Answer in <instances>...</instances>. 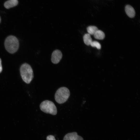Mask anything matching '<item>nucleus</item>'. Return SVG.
Segmentation results:
<instances>
[{
  "mask_svg": "<svg viewBox=\"0 0 140 140\" xmlns=\"http://www.w3.org/2000/svg\"><path fill=\"white\" fill-rule=\"evenodd\" d=\"M1 17H0V23H1Z\"/></svg>",
  "mask_w": 140,
  "mask_h": 140,
  "instance_id": "15",
  "label": "nucleus"
},
{
  "mask_svg": "<svg viewBox=\"0 0 140 140\" xmlns=\"http://www.w3.org/2000/svg\"><path fill=\"white\" fill-rule=\"evenodd\" d=\"M94 38L97 39L102 40L105 37V34L102 31L98 30L94 35Z\"/></svg>",
  "mask_w": 140,
  "mask_h": 140,
  "instance_id": "9",
  "label": "nucleus"
},
{
  "mask_svg": "<svg viewBox=\"0 0 140 140\" xmlns=\"http://www.w3.org/2000/svg\"><path fill=\"white\" fill-rule=\"evenodd\" d=\"M69 89L65 87H62L59 88L55 94V99L56 102L61 104L66 102L70 95Z\"/></svg>",
  "mask_w": 140,
  "mask_h": 140,
  "instance_id": "3",
  "label": "nucleus"
},
{
  "mask_svg": "<svg viewBox=\"0 0 140 140\" xmlns=\"http://www.w3.org/2000/svg\"><path fill=\"white\" fill-rule=\"evenodd\" d=\"M2 70V68L1 64V60L0 58V73H1Z\"/></svg>",
  "mask_w": 140,
  "mask_h": 140,
  "instance_id": "14",
  "label": "nucleus"
},
{
  "mask_svg": "<svg viewBox=\"0 0 140 140\" xmlns=\"http://www.w3.org/2000/svg\"><path fill=\"white\" fill-rule=\"evenodd\" d=\"M63 140H84L81 136L78 135L76 132L69 133L64 137Z\"/></svg>",
  "mask_w": 140,
  "mask_h": 140,
  "instance_id": "6",
  "label": "nucleus"
},
{
  "mask_svg": "<svg viewBox=\"0 0 140 140\" xmlns=\"http://www.w3.org/2000/svg\"><path fill=\"white\" fill-rule=\"evenodd\" d=\"M4 45L6 50L13 54L16 52L19 47V42L17 38L13 36H10L6 39Z\"/></svg>",
  "mask_w": 140,
  "mask_h": 140,
  "instance_id": "2",
  "label": "nucleus"
},
{
  "mask_svg": "<svg viewBox=\"0 0 140 140\" xmlns=\"http://www.w3.org/2000/svg\"><path fill=\"white\" fill-rule=\"evenodd\" d=\"M83 40L85 44L87 45H90L92 41L90 35L88 33L85 34L83 36Z\"/></svg>",
  "mask_w": 140,
  "mask_h": 140,
  "instance_id": "10",
  "label": "nucleus"
},
{
  "mask_svg": "<svg viewBox=\"0 0 140 140\" xmlns=\"http://www.w3.org/2000/svg\"><path fill=\"white\" fill-rule=\"evenodd\" d=\"M47 140H56L54 137L52 135H49L46 137Z\"/></svg>",
  "mask_w": 140,
  "mask_h": 140,
  "instance_id": "13",
  "label": "nucleus"
},
{
  "mask_svg": "<svg viewBox=\"0 0 140 140\" xmlns=\"http://www.w3.org/2000/svg\"><path fill=\"white\" fill-rule=\"evenodd\" d=\"M18 3V0H8L5 2L4 6L7 9H9L16 6Z\"/></svg>",
  "mask_w": 140,
  "mask_h": 140,
  "instance_id": "8",
  "label": "nucleus"
},
{
  "mask_svg": "<svg viewBox=\"0 0 140 140\" xmlns=\"http://www.w3.org/2000/svg\"><path fill=\"white\" fill-rule=\"evenodd\" d=\"M20 71L23 80L27 83H30L34 77L33 71L30 66L27 63L23 64L20 67Z\"/></svg>",
  "mask_w": 140,
  "mask_h": 140,
  "instance_id": "1",
  "label": "nucleus"
},
{
  "mask_svg": "<svg viewBox=\"0 0 140 140\" xmlns=\"http://www.w3.org/2000/svg\"><path fill=\"white\" fill-rule=\"evenodd\" d=\"M98 30L97 28L95 26H90L87 28V30L88 34L90 35H93Z\"/></svg>",
  "mask_w": 140,
  "mask_h": 140,
  "instance_id": "11",
  "label": "nucleus"
},
{
  "mask_svg": "<svg viewBox=\"0 0 140 140\" xmlns=\"http://www.w3.org/2000/svg\"><path fill=\"white\" fill-rule=\"evenodd\" d=\"M40 110L44 112L53 115H55L57 113V107L52 101L46 100L43 101L40 104Z\"/></svg>",
  "mask_w": 140,
  "mask_h": 140,
  "instance_id": "4",
  "label": "nucleus"
},
{
  "mask_svg": "<svg viewBox=\"0 0 140 140\" xmlns=\"http://www.w3.org/2000/svg\"><path fill=\"white\" fill-rule=\"evenodd\" d=\"M62 54L61 51L58 50H54L51 56V60L54 64H57L62 58Z\"/></svg>",
  "mask_w": 140,
  "mask_h": 140,
  "instance_id": "5",
  "label": "nucleus"
},
{
  "mask_svg": "<svg viewBox=\"0 0 140 140\" xmlns=\"http://www.w3.org/2000/svg\"><path fill=\"white\" fill-rule=\"evenodd\" d=\"M90 45L94 47H96L97 49H100L101 48V45L100 43L96 41H92Z\"/></svg>",
  "mask_w": 140,
  "mask_h": 140,
  "instance_id": "12",
  "label": "nucleus"
},
{
  "mask_svg": "<svg viewBox=\"0 0 140 140\" xmlns=\"http://www.w3.org/2000/svg\"><path fill=\"white\" fill-rule=\"evenodd\" d=\"M125 10L127 15L130 17H134L135 14L134 8L130 5H128L126 6Z\"/></svg>",
  "mask_w": 140,
  "mask_h": 140,
  "instance_id": "7",
  "label": "nucleus"
}]
</instances>
